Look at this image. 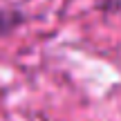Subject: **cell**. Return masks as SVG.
<instances>
[{"label": "cell", "mask_w": 121, "mask_h": 121, "mask_svg": "<svg viewBox=\"0 0 121 121\" xmlns=\"http://www.w3.org/2000/svg\"><path fill=\"white\" fill-rule=\"evenodd\" d=\"M25 22V13L18 9H0V38L7 36L9 31H13L16 27H20Z\"/></svg>", "instance_id": "cell-1"}]
</instances>
